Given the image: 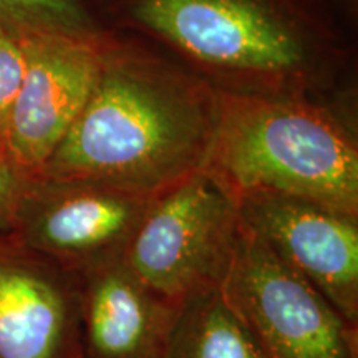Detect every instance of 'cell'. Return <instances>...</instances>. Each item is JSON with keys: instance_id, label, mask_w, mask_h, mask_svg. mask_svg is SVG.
<instances>
[{"instance_id": "13", "label": "cell", "mask_w": 358, "mask_h": 358, "mask_svg": "<svg viewBox=\"0 0 358 358\" xmlns=\"http://www.w3.org/2000/svg\"><path fill=\"white\" fill-rule=\"evenodd\" d=\"M25 69L24 35L0 24V141L3 145L8 120L25 78Z\"/></svg>"}, {"instance_id": "1", "label": "cell", "mask_w": 358, "mask_h": 358, "mask_svg": "<svg viewBox=\"0 0 358 358\" xmlns=\"http://www.w3.org/2000/svg\"><path fill=\"white\" fill-rule=\"evenodd\" d=\"M108 30L150 40L221 93L301 95L352 127L357 43L315 0H92Z\"/></svg>"}, {"instance_id": "3", "label": "cell", "mask_w": 358, "mask_h": 358, "mask_svg": "<svg viewBox=\"0 0 358 358\" xmlns=\"http://www.w3.org/2000/svg\"><path fill=\"white\" fill-rule=\"evenodd\" d=\"M217 93L201 171L227 196L271 192L358 216V128L308 96Z\"/></svg>"}, {"instance_id": "10", "label": "cell", "mask_w": 358, "mask_h": 358, "mask_svg": "<svg viewBox=\"0 0 358 358\" xmlns=\"http://www.w3.org/2000/svg\"><path fill=\"white\" fill-rule=\"evenodd\" d=\"M77 275L83 358H164L181 306L143 284L123 257Z\"/></svg>"}, {"instance_id": "9", "label": "cell", "mask_w": 358, "mask_h": 358, "mask_svg": "<svg viewBox=\"0 0 358 358\" xmlns=\"http://www.w3.org/2000/svg\"><path fill=\"white\" fill-rule=\"evenodd\" d=\"M0 358H83L78 275L0 234Z\"/></svg>"}, {"instance_id": "11", "label": "cell", "mask_w": 358, "mask_h": 358, "mask_svg": "<svg viewBox=\"0 0 358 358\" xmlns=\"http://www.w3.org/2000/svg\"><path fill=\"white\" fill-rule=\"evenodd\" d=\"M164 358H264L222 289L181 303Z\"/></svg>"}, {"instance_id": "7", "label": "cell", "mask_w": 358, "mask_h": 358, "mask_svg": "<svg viewBox=\"0 0 358 358\" xmlns=\"http://www.w3.org/2000/svg\"><path fill=\"white\" fill-rule=\"evenodd\" d=\"M243 226L358 329V216L271 192L237 199Z\"/></svg>"}, {"instance_id": "8", "label": "cell", "mask_w": 358, "mask_h": 358, "mask_svg": "<svg viewBox=\"0 0 358 358\" xmlns=\"http://www.w3.org/2000/svg\"><path fill=\"white\" fill-rule=\"evenodd\" d=\"M22 35L25 78L8 120L6 146L20 171L37 178L87 101L105 38Z\"/></svg>"}, {"instance_id": "4", "label": "cell", "mask_w": 358, "mask_h": 358, "mask_svg": "<svg viewBox=\"0 0 358 358\" xmlns=\"http://www.w3.org/2000/svg\"><path fill=\"white\" fill-rule=\"evenodd\" d=\"M241 232L236 201L198 171L150 199L123 261L143 284L181 306L222 289Z\"/></svg>"}, {"instance_id": "2", "label": "cell", "mask_w": 358, "mask_h": 358, "mask_svg": "<svg viewBox=\"0 0 358 358\" xmlns=\"http://www.w3.org/2000/svg\"><path fill=\"white\" fill-rule=\"evenodd\" d=\"M219 93L150 40L110 30L82 111L38 176L153 196L203 169Z\"/></svg>"}, {"instance_id": "15", "label": "cell", "mask_w": 358, "mask_h": 358, "mask_svg": "<svg viewBox=\"0 0 358 358\" xmlns=\"http://www.w3.org/2000/svg\"><path fill=\"white\" fill-rule=\"evenodd\" d=\"M329 13L335 25L357 43L358 38V0H315Z\"/></svg>"}, {"instance_id": "14", "label": "cell", "mask_w": 358, "mask_h": 358, "mask_svg": "<svg viewBox=\"0 0 358 358\" xmlns=\"http://www.w3.org/2000/svg\"><path fill=\"white\" fill-rule=\"evenodd\" d=\"M29 179L0 141V234H10L17 204Z\"/></svg>"}, {"instance_id": "12", "label": "cell", "mask_w": 358, "mask_h": 358, "mask_svg": "<svg viewBox=\"0 0 358 358\" xmlns=\"http://www.w3.org/2000/svg\"><path fill=\"white\" fill-rule=\"evenodd\" d=\"M0 24L20 34H50L100 42L110 32L92 0H0Z\"/></svg>"}, {"instance_id": "6", "label": "cell", "mask_w": 358, "mask_h": 358, "mask_svg": "<svg viewBox=\"0 0 358 358\" xmlns=\"http://www.w3.org/2000/svg\"><path fill=\"white\" fill-rule=\"evenodd\" d=\"M151 198L83 178H30L10 236L69 271L123 257Z\"/></svg>"}, {"instance_id": "5", "label": "cell", "mask_w": 358, "mask_h": 358, "mask_svg": "<svg viewBox=\"0 0 358 358\" xmlns=\"http://www.w3.org/2000/svg\"><path fill=\"white\" fill-rule=\"evenodd\" d=\"M222 294L264 358H358V329L244 226Z\"/></svg>"}]
</instances>
